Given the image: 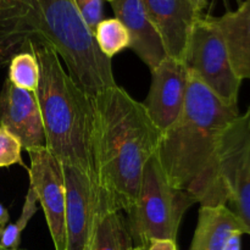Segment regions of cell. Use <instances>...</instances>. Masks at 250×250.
Here are the masks:
<instances>
[{
	"label": "cell",
	"mask_w": 250,
	"mask_h": 250,
	"mask_svg": "<svg viewBox=\"0 0 250 250\" xmlns=\"http://www.w3.org/2000/svg\"><path fill=\"white\" fill-rule=\"evenodd\" d=\"M39 48L53 49L90 97L116 85L111 59L99 50L73 0H0V66Z\"/></svg>",
	"instance_id": "1"
},
{
	"label": "cell",
	"mask_w": 250,
	"mask_h": 250,
	"mask_svg": "<svg viewBox=\"0 0 250 250\" xmlns=\"http://www.w3.org/2000/svg\"><path fill=\"white\" fill-rule=\"evenodd\" d=\"M238 115V106L225 104L188 70L183 109L161 132L155 153L170 185L189 192L202 205H227L217 148L224 131Z\"/></svg>",
	"instance_id": "2"
},
{
	"label": "cell",
	"mask_w": 250,
	"mask_h": 250,
	"mask_svg": "<svg viewBox=\"0 0 250 250\" xmlns=\"http://www.w3.org/2000/svg\"><path fill=\"white\" fill-rule=\"evenodd\" d=\"M92 159L95 181L114 211L134 204L146 164L156 153L161 131L143 104L120 85L92 97Z\"/></svg>",
	"instance_id": "3"
},
{
	"label": "cell",
	"mask_w": 250,
	"mask_h": 250,
	"mask_svg": "<svg viewBox=\"0 0 250 250\" xmlns=\"http://www.w3.org/2000/svg\"><path fill=\"white\" fill-rule=\"evenodd\" d=\"M41 78L36 92L45 133V148L62 165L95 178L92 159V97L81 89L50 48L33 51Z\"/></svg>",
	"instance_id": "4"
},
{
	"label": "cell",
	"mask_w": 250,
	"mask_h": 250,
	"mask_svg": "<svg viewBox=\"0 0 250 250\" xmlns=\"http://www.w3.org/2000/svg\"><path fill=\"white\" fill-rule=\"evenodd\" d=\"M197 203L189 192L170 185L154 154L144 166L136 202L126 211L133 243L149 247L155 241L176 242L183 216Z\"/></svg>",
	"instance_id": "5"
},
{
	"label": "cell",
	"mask_w": 250,
	"mask_h": 250,
	"mask_svg": "<svg viewBox=\"0 0 250 250\" xmlns=\"http://www.w3.org/2000/svg\"><path fill=\"white\" fill-rule=\"evenodd\" d=\"M182 61L220 100L238 106L242 80L234 72L226 43L209 16H202L193 27Z\"/></svg>",
	"instance_id": "6"
},
{
	"label": "cell",
	"mask_w": 250,
	"mask_h": 250,
	"mask_svg": "<svg viewBox=\"0 0 250 250\" xmlns=\"http://www.w3.org/2000/svg\"><path fill=\"white\" fill-rule=\"evenodd\" d=\"M217 163L229 208L250 236V105L222 133Z\"/></svg>",
	"instance_id": "7"
},
{
	"label": "cell",
	"mask_w": 250,
	"mask_h": 250,
	"mask_svg": "<svg viewBox=\"0 0 250 250\" xmlns=\"http://www.w3.org/2000/svg\"><path fill=\"white\" fill-rule=\"evenodd\" d=\"M66 186V249L92 250L102 220L114 210L89 173L62 165Z\"/></svg>",
	"instance_id": "8"
},
{
	"label": "cell",
	"mask_w": 250,
	"mask_h": 250,
	"mask_svg": "<svg viewBox=\"0 0 250 250\" xmlns=\"http://www.w3.org/2000/svg\"><path fill=\"white\" fill-rule=\"evenodd\" d=\"M29 188L34 190L55 250L66 249V186L62 164L46 148L28 150Z\"/></svg>",
	"instance_id": "9"
},
{
	"label": "cell",
	"mask_w": 250,
	"mask_h": 250,
	"mask_svg": "<svg viewBox=\"0 0 250 250\" xmlns=\"http://www.w3.org/2000/svg\"><path fill=\"white\" fill-rule=\"evenodd\" d=\"M188 68L182 60L166 56L153 71L148 97L142 104L161 132L180 116L187 94Z\"/></svg>",
	"instance_id": "10"
},
{
	"label": "cell",
	"mask_w": 250,
	"mask_h": 250,
	"mask_svg": "<svg viewBox=\"0 0 250 250\" xmlns=\"http://www.w3.org/2000/svg\"><path fill=\"white\" fill-rule=\"evenodd\" d=\"M0 126L14 134L24 150L45 148L43 120L36 94L6 78L0 90Z\"/></svg>",
	"instance_id": "11"
},
{
	"label": "cell",
	"mask_w": 250,
	"mask_h": 250,
	"mask_svg": "<svg viewBox=\"0 0 250 250\" xmlns=\"http://www.w3.org/2000/svg\"><path fill=\"white\" fill-rule=\"evenodd\" d=\"M167 56L182 60L193 27L203 16L190 0H142Z\"/></svg>",
	"instance_id": "12"
},
{
	"label": "cell",
	"mask_w": 250,
	"mask_h": 250,
	"mask_svg": "<svg viewBox=\"0 0 250 250\" xmlns=\"http://www.w3.org/2000/svg\"><path fill=\"white\" fill-rule=\"evenodd\" d=\"M115 17L129 33V49L153 71L167 56L161 37L142 0H107Z\"/></svg>",
	"instance_id": "13"
},
{
	"label": "cell",
	"mask_w": 250,
	"mask_h": 250,
	"mask_svg": "<svg viewBox=\"0 0 250 250\" xmlns=\"http://www.w3.org/2000/svg\"><path fill=\"white\" fill-rule=\"evenodd\" d=\"M221 33L236 75L250 80V0H244L238 9L222 16H209Z\"/></svg>",
	"instance_id": "14"
},
{
	"label": "cell",
	"mask_w": 250,
	"mask_h": 250,
	"mask_svg": "<svg viewBox=\"0 0 250 250\" xmlns=\"http://www.w3.org/2000/svg\"><path fill=\"white\" fill-rule=\"evenodd\" d=\"M234 232L244 229L227 205H202L190 250H224Z\"/></svg>",
	"instance_id": "15"
},
{
	"label": "cell",
	"mask_w": 250,
	"mask_h": 250,
	"mask_svg": "<svg viewBox=\"0 0 250 250\" xmlns=\"http://www.w3.org/2000/svg\"><path fill=\"white\" fill-rule=\"evenodd\" d=\"M133 241L126 220L120 211L107 214L100 222L92 250H133Z\"/></svg>",
	"instance_id": "16"
},
{
	"label": "cell",
	"mask_w": 250,
	"mask_h": 250,
	"mask_svg": "<svg viewBox=\"0 0 250 250\" xmlns=\"http://www.w3.org/2000/svg\"><path fill=\"white\" fill-rule=\"evenodd\" d=\"M93 36L99 50L109 59H112L124 49L129 48L131 43L128 31L116 17L102 20Z\"/></svg>",
	"instance_id": "17"
},
{
	"label": "cell",
	"mask_w": 250,
	"mask_h": 250,
	"mask_svg": "<svg viewBox=\"0 0 250 250\" xmlns=\"http://www.w3.org/2000/svg\"><path fill=\"white\" fill-rule=\"evenodd\" d=\"M39 78H41V70L34 54H17L10 60L7 80L15 87L36 94L39 85Z\"/></svg>",
	"instance_id": "18"
},
{
	"label": "cell",
	"mask_w": 250,
	"mask_h": 250,
	"mask_svg": "<svg viewBox=\"0 0 250 250\" xmlns=\"http://www.w3.org/2000/svg\"><path fill=\"white\" fill-rule=\"evenodd\" d=\"M37 202H38L37 194L32 188H28L19 220L14 224L7 225L0 233V246L4 247L5 249H19L22 232L37 212Z\"/></svg>",
	"instance_id": "19"
},
{
	"label": "cell",
	"mask_w": 250,
	"mask_h": 250,
	"mask_svg": "<svg viewBox=\"0 0 250 250\" xmlns=\"http://www.w3.org/2000/svg\"><path fill=\"white\" fill-rule=\"evenodd\" d=\"M21 151L22 146L19 139L0 126V168L10 167L12 165L26 167L22 161Z\"/></svg>",
	"instance_id": "20"
},
{
	"label": "cell",
	"mask_w": 250,
	"mask_h": 250,
	"mask_svg": "<svg viewBox=\"0 0 250 250\" xmlns=\"http://www.w3.org/2000/svg\"><path fill=\"white\" fill-rule=\"evenodd\" d=\"M106 0H73L88 28L94 33L98 23L104 20V2Z\"/></svg>",
	"instance_id": "21"
},
{
	"label": "cell",
	"mask_w": 250,
	"mask_h": 250,
	"mask_svg": "<svg viewBox=\"0 0 250 250\" xmlns=\"http://www.w3.org/2000/svg\"><path fill=\"white\" fill-rule=\"evenodd\" d=\"M242 232H234L227 241L224 250H241L242 248Z\"/></svg>",
	"instance_id": "22"
},
{
	"label": "cell",
	"mask_w": 250,
	"mask_h": 250,
	"mask_svg": "<svg viewBox=\"0 0 250 250\" xmlns=\"http://www.w3.org/2000/svg\"><path fill=\"white\" fill-rule=\"evenodd\" d=\"M148 250H177V246L172 241H155L149 246Z\"/></svg>",
	"instance_id": "23"
},
{
	"label": "cell",
	"mask_w": 250,
	"mask_h": 250,
	"mask_svg": "<svg viewBox=\"0 0 250 250\" xmlns=\"http://www.w3.org/2000/svg\"><path fill=\"white\" fill-rule=\"evenodd\" d=\"M9 220H10V215L9 211L2 207V204L0 203V233L2 232V229L9 225Z\"/></svg>",
	"instance_id": "24"
},
{
	"label": "cell",
	"mask_w": 250,
	"mask_h": 250,
	"mask_svg": "<svg viewBox=\"0 0 250 250\" xmlns=\"http://www.w3.org/2000/svg\"><path fill=\"white\" fill-rule=\"evenodd\" d=\"M190 1L193 2V5H194L200 12H203L204 7L207 6V0H190Z\"/></svg>",
	"instance_id": "25"
},
{
	"label": "cell",
	"mask_w": 250,
	"mask_h": 250,
	"mask_svg": "<svg viewBox=\"0 0 250 250\" xmlns=\"http://www.w3.org/2000/svg\"><path fill=\"white\" fill-rule=\"evenodd\" d=\"M149 247H146V246H137L134 247L133 250H148Z\"/></svg>",
	"instance_id": "26"
},
{
	"label": "cell",
	"mask_w": 250,
	"mask_h": 250,
	"mask_svg": "<svg viewBox=\"0 0 250 250\" xmlns=\"http://www.w3.org/2000/svg\"><path fill=\"white\" fill-rule=\"evenodd\" d=\"M0 250H7V249H5L4 247H1V246H0Z\"/></svg>",
	"instance_id": "27"
}]
</instances>
